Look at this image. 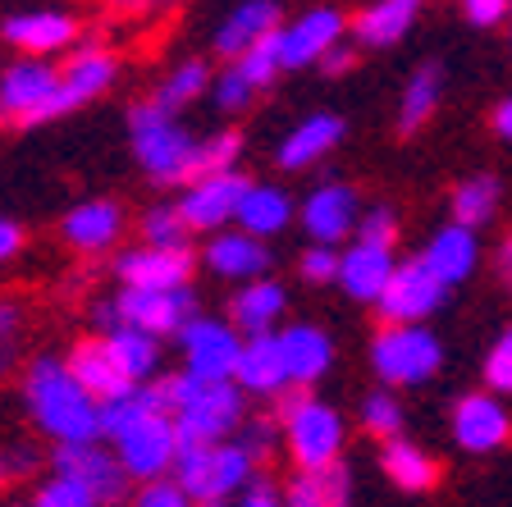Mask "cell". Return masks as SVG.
<instances>
[{"instance_id": "obj_10", "label": "cell", "mask_w": 512, "mask_h": 507, "mask_svg": "<svg viewBox=\"0 0 512 507\" xmlns=\"http://www.w3.org/2000/svg\"><path fill=\"white\" fill-rule=\"evenodd\" d=\"M343 32H348V23H343L339 10H307L302 19L279 23V28L270 32L275 64L279 69H307V64H320V55L343 42Z\"/></svg>"}, {"instance_id": "obj_16", "label": "cell", "mask_w": 512, "mask_h": 507, "mask_svg": "<svg viewBox=\"0 0 512 507\" xmlns=\"http://www.w3.org/2000/svg\"><path fill=\"white\" fill-rule=\"evenodd\" d=\"M55 74H60V106L74 110V106L96 101V96L115 83L119 60L106 51V46L83 42V46H74V51H69V60H64Z\"/></svg>"}, {"instance_id": "obj_1", "label": "cell", "mask_w": 512, "mask_h": 507, "mask_svg": "<svg viewBox=\"0 0 512 507\" xmlns=\"http://www.w3.org/2000/svg\"><path fill=\"white\" fill-rule=\"evenodd\" d=\"M23 398L28 412L37 421V430H46L55 444H96V402L78 389V380L69 375L60 357H42L28 366L23 380Z\"/></svg>"}, {"instance_id": "obj_53", "label": "cell", "mask_w": 512, "mask_h": 507, "mask_svg": "<svg viewBox=\"0 0 512 507\" xmlns=\"http://www.w3.org/2000/svg\"><path fill=\"white\" fill-rule=\"evenodd\" d=\"M110 14H128V19H138V14H151V10H160L165 0H101Z\"/></svg>"}, {"instance_id": "obj_32", "label": "cell", "mask_w": 512, "mask_h": 507, "mask_svg": "<svg viewBox=\"0 0 512 507\" xmlns=\"http://www.w3.org/2000/svg\"><path fill=\"white\" fill-rule=\"evenodd\" d=\"M421 0H375L357 19V42L362 46H394L403 32H412V19Z\"/></svg>"}, {"instance_id": "obj_27", "label": "cell", "mask_w": 512, "mask_h": 507, "mask_svg": "<svg viewBox=\"0 0 512 507\" xmlns=\"http://www.w3.org/2000/svg\"><path fill=\"white\" fill-rule=\"evenodd\" d=\"M206 265H211L220 279H266L270 270V252L266 243H256V238H247V233L238 229H220L211 238V247H206Z\"/></svg>"}, {"instance_id": "obj_11", "label": "cell", "mask_w": 512, "mask_h": 507, "mask_svg": "<svg viewBox=\"0 0 512 507\" xmlns=\"http://www.w3.org/2000/svg\"><path fill=\"white\" fill-rule=\"evenodd\" d=\"M192 293L188 288H124L115 297V316L119 325L138 329V334H179L192 320Z\"/></svg>"}, {"instance_id": "obj_33", "label": "cell", "mask_w": 512, "mask_h": 507, "mask_svg": "<svg viewBox=\"0 0 512 507\" xmlns=\"http://www.w3.org/2000/svg\"><path fill=\"white\" fill-rule=\"evenodd\" d=\"M106 348H110V357L119 361V370H124L128 384H142L147 375H156L160 348H156V338L151 334H138V329H128V325H115V329H106Z\"/></svg>"}, {"instance_id": "obj_14", "label": "cell", "mask_w": 512, "mask_h": 507, "mask_svg": "<svg viewBox=\"0 0 512 507\" xmlns=\"http://www.w3.org/2000/svg\"><path fill=\"white\" fill-rule=\"evenodd\" d=\"M0 37L14 51H23V60H51V55L78 46V23L60 10H23L0 23Z\"/></svg>"}, {"instance_id": "obj_31", "label": "cell", "mask_w": 512, "mask_h": 507, "mask_svg": "<svg viewBox=\"0 0 512 507\" xmlns=\"http://www.w3.org/2000/svg\"><path fill=\"white\" fill-rule=\"evenodd\" d=\"M284 316V288L270 279H252L247 288H238L234 297V329H243L247 338L270 334V325H279Z\"/></svg>"}, {"instance_id": "obj_54", "label": "cell", "mask_w": 512, "mask_h": 507, "mask_svg": "<svg viewBox=\"0 0 512 507\" xmlns=\"http://www.w3.org/2000/svg\"><path fill=\"white\" fill-rule=\"evenodd\" d=\"M19 247H23V233H19V224L0 220V265L10 261V256H19Z\"/></svg>"}, {"instance_id": "obj_22", "label": "cell", "mask_w": 512, "mask_h": 507, "mask_svg": "<svg viewBox=\"0 0 512 507\" xmlns=\"http://www.w3.org/2000/svg\"><path fill=\"white\" fill-rule=\"evenodd\" d=\"M69 375L78 380V389L87 393L92 402H110V398H119V393H128L133 384L124 380V370H119V361L110 357V348H106V338H83L74 352H69Z\"/></svg>"}, {"instance_id": "obj_45", "label": "cell", "mask_w": 512, "mask_h": 507, "mask_svg": "<svg viewBox=\"0 0 512 507\" xmlns=\"http://www.w3.org/2000/svg\"><path fill=\"white\" fill-rule=\"evenodd\" d=\"M211 96H215V106L234 115V110H247V106H252V96H256V92L243 83V78H238L234 64H229V69H220V78L211 83Z\"/></svg>"}, {"instance_id": "obj_38", "label": "cell", "mask_w": 512, "mask_h": 507, "mask_svg": "<svg viewBox=\"0 0 512 507\" xmlns=\"http://www.w3.org/2000/svg\"><path fill=\"white\" fill-rule=\"evenodd\" d=\"M494 211H499V179H467L453 192V215H458L462 229L490 224Z\"/></svg>"}, {"instance_id": "obj_57", "label": "cell", "mask_w": 512, "mask_h": 507, "mask_svg": "<svg viewBox=\"0 0 512 507\" xmlns=\"http://www.w3.org/2000/svg\"><path fill=\"white\" fill-rule=\"evenodd\" d=\"M494 133H499V138H508V133H512V106H508V101H499V106H494Z\"/></svg>"}, {"instance_id": "obj_13", "label": "cell", "mask_w": 512, "mask_h": 507, "mask_svg": "<svg viewBox=\"0 0 512 507\" xmlns=\"http://www.w3.org/2000/svg\"><path fill=\"white\" fill-rule=\"evenodd\" d=\"M444 302V284L430 275L421 261H407V265H394L389 284L380 288L375 307H380L384 325H421L430 311Z\"/></svg>"}, {"instance_id": "obj_28", "label": "cell", "mask_w": 512, "mask_h": 507, "mask_svg": "<svg viewBox=\"0 0 512 507\" xmlns=\"http://www.w3.org/2000/svg\"><path fill=\"white\" fill-rule=\"evenodd\" d=\"M288 220H293V201H288L284 192L261 188V183H247L243 197H238V211H234L238 233L256 238V243H266V238H275V233L288 229Z\"/></svg>"}, {"instance_id": "obj_3", "label": "cell", "mask_w": 512, "mask_h": 507, "mask_svg": "<svg viewBox=\"0 0 512 507\" xmlns=\"http://www.w3.org/2000/svg\"><path fill=\"white\" fill-rule=\"evenodd\" d=\"M256 462L234 444H183L174 457V485L188 494V503H229V494L252 480Z\"/></svg>"}, {"instance_id": "obj_17", "label": "cell", "mask_w": 512, "mask_h": 507, "mask_svg": "<svg viewBox=\"0 0 512 507\" xmlns=\"http://www.w3.org/2000/svg\"><path fill=\"white\" fill-rule=\"evenodd\" d=\"M357 215H362L357 192L343 188V183H325V188H316L302 201V229L316 238V247L343 243V238L357 229Z\"/></svg>"}, {"instance_id": "obj_39", "label": "cell", "mask_w": 512, "mask_h": 507, "mask_svg": "<svg viewBox=\"0 0 512 507\" xmlns=\"http://www.w3.org/2000/svg\"><path fill=\"white\" fill-rule=\"evenodd\" d=\"M142 243L147 247H188V224L174 206H151L142 220Z\"/></svg>"}, {"instance_id": "obj_48", "label": "cell", "mask_w": 512, "mask_h": 507, "mask_svg": "<svg viewBox=\"0 0 512 507\" xmlns=\"http://www.w3.org/2000/svg\"><path fill=\"white\" fill-rule=\"evenodd\" d=\"M32 507H96V503L74 485V480H60V476H55V480H46V485L37 489Z\"/></svg>"}, {"instance_id": "obj_51", "label": "cell", "mask_w": 512, "mask_h": 507, "mask_svg": "<svg viewBox=\"0 0 512 507\" xmlns=\"http://www.w3.org/2000/svg\"><path fill=\"white\" fill-rule=\"evenodd\" d=\"M471 14V23H480V28H494V23L508 19V5L512 0H462Z\"/></svg>"}, {"instance_id": "obj_9", "label": "cell", "mask_w": 512, "mask_h": 507, "mask_svg": "<svg viewBox=\"0 0 512 507\" xmlns=\"http://www.w3.org/2000/svg\"><path fill=\"white\" fill-rule=\"evenodd\" d=\"M55 476L60 480H74L96 507L119 503L128 489V476L119 457L101 444H60L55 448Z\"/></svg>"}, {"instance_id": "obj_40", "label": "cell", "mask_w": 512, "mask_h": 507, "mask_svg": "<svg viewBox=\"0 0 512 507\" xmlns=\"http://www.w3.org/2000/svg\"><path fill=\"white\" fill-rule=\"evenodd\" d=\"M238 151H243V138H238V133H211L206 142H197V179L234 169Z\"/></svg>"}, {"instance_id": "obj_47", "label": "cell", "mask_w": 512, "mask_h": 507, "mask_svg": "<svg viewBox=\"0 0 512 507\" xmlns=\"http://www.w3.org/2000/svg\"><path fill=\"white\" fill-rule=\"evenodd\" d=\"M485 384H490V393H508L512 389V338L508 334L494 338L490 357H485Z\"/></svg>"}, {"instance_id": "obj_36", "label": "cell", "mask_w": 512, "mask_h": 507, "mask_svg": "<svg viewBox=\"0 0 512 507\" xmlns=\"http://www.w3.org/2000/svg\"><path fill=\"white\" fill-rule=\"evenodd\" d=\"M147 416H156V407H151L142 384H133L128 393H119V398H110V402H96V430L110 434V439H119V434L133 430V425L147 421Z\"/></svg>"}, {"instance_id": "obj_15", "label": "cell", "mask_w": 512, "mask_h": 507, "mask_svg": "<svg viewBox=\"0 0 512 507\" xmlns=\"http://www.w3.org/2000/svg\"><path fill=\"white\" fill-rule=\"evenodd\" d=\"M247 179L238 174V169H224V174H206V179H192L188 192H183V201L174 206L179 211V220L192 229H215L220 233L224 224L234 220L238 211V197H243Z\"/></svg>"}, {"instance_id": "obj_12", "label": "cell", "mask_w": 512, "mask_h": 507, "mask_svg": "<svg viewBox=\"0 0 512 507\" xmlns=\"http://www.w3.org/2000/svg\"><path fill=\"white\" fill-rule=\"evenodd\" d=\"M115 457L124 466V476L133 480H165V471H174V457H179V439H174V425L165 416H147L133 430H124L115 439Z\"/></svg>"}, {"instance_id": "obj_50", "label": "cell", "mask_w": 512, "mask_h": 507, "mask_svg": "<svg viewBox=\"0 0 512 507\" xmlns=\"http://www.w3.org/2000/svg\"><path fill=\"white\" fill-rule=\"evenodd\" d=\"M133 507H192V503H188V494H183L174 480H151Z\"/></svg>"}, {"instance_id": "obj_18", "label": "cell", "mask_w": 512, "mask_h": 507, "mask_svg": "<svg viewBox=\"0 0 512 507\" xmlns=\"http://www.w3.org/2000/svg\"><path fill=\"white\" fill-rule=\"evenodd\" d=\"M119 279L124 288H183L192 275V252L188 247H147L119 256Z\"/></svg>"}, {"instance_id": "obj_2", "label": "cell", "mask_w": 512, "mask_h": 507, "mask_svg": "<svg viewBox=\"0 0 512 507\" xmlns=\"http://www.w3.org/2000/svg\"><path fill=\"white\" fill-rule=\"evenodd\" d=\"M279 439L288 444L298 471L334 466L343 453V416L316 402L307 389H284L279 393Z\"/></svg>"}, {"instance_id": "obj_24", "label": "cell", "mask_w": 512, "mask_h": 507, "mask_svg": "<svg viewBox=\"0 0 512 507\" xmlns=\"http://www.w3.org/2000/svg\"><path fill=\"white\" fill-rule=\"evenodd\" d=\"M416 261L426 265L430 275L439 279V284H462V279L476 270L480 261V243H476V233L462 229V224H448V229H439L435 238H430V247Z\"/></svg>"}, {"instance_id": "obj_34", "label": "cell", "mask_w": 512, "mask_h": 507, "mask_svg": "<svg viewBox=\"0 0 512 507\" xmlns=\"http://www.w3.org/2000/svg\"><path fill=\"white\" fill-rule=\"evenodd\" d=\"M384 471H389V480H394L398 489H407V494H426L439 480V466L416 444H407V439H389V444H384Z\"/></svg>"}, {"instance_id": "obj_41", "label": "cell", "mask_w": 512, "mask_h": 507, "mask_svg": "<svg viewBox=\"0 0 512 507\" xmlns=\"http://www.w3.org/2000/svg\"><path fill=\"white\" fill-rule=\"evenodd\" d=\"M234 69H238V78H243L252 92H266L270 83H275V74H279V64H275V46H270V37L261 46H252V51H243L234 60Z\"/></svg>"}, {"instance_id": "obj_49", "label": "cell", "mask_w": 512, "mask_h": 507, "mask_svg": "<svg viewBox=\"0 0 512 507\" xmlns=\"http://www.w3.org/2000/svg\"><path fill=\"white\" fill-rule=\"evenodd\" d=\"M334 275H339V252H334V247H311V252H302V279H307V284H334Z\"/></svg>"}, {"instance_id": "obj_52", "label": "cell", "mask_w": 512, "mask_h": 507, "mask_svg": "<svg viewBox=\"0 0 512 507\" xmlns=\"http://www.w3.org/2000/svg\"><path fill=\"white\" fill-rule=\"evenodd\" d=\"M238 507H284V503H279V489L270 480H247Z\"/></svg>"}, {"instance_id": "obj_42", "label": "cell", "mask_w": 512, "mask_h": 507, "mask_svg": "<svg viewBox=\"0 0 512 507\" xmlns=\"http://www.w3.org/2000/svg\"><path fill=\"white\" fill-rule=\"evenodd\" d=\"M362 425H366V434H380L384 444H389V439H398V430H403V407H398L389 393H371V398L362 402Z\"/></svg>"}, {"instance_id": "obj_43", "label": "cell", "mask_w": 512, "mask_h": 507, "mask_svg": "<svg viewBox=\"0 0 512 507\" xmlns=\"http://www.w3.org/2000/svg\"><path fill=\"white\" fill-rule=\"evenodd\" d=\"M234 434H238L234 444L243 448V453L252 457L256 466H261V462H266V457L279 448V421H243Z\"/></svg>"}, {"instance_id": "obj_26", "label": "cell", "mask_w": 512, "mask_h": 507, "mask_svg": "<svg viewBox=\"0 0 512 507\" xmlns=\"http://www.w3.org/2000/svg\"><path fill=\"white\" fill-rule=\"evenodd\" d=\"M394 247H371V243H352L348 252L339 256V284L348 288V297H357V302H375L380 297V288L389 284V275H394Z\"/></svg>"}, {"instance_id": "obj_59", "label": "cell", "mask_w": 512, "mask_h": 507, "mask_svg": "<svg viewBox=\"0 0 512 507\" xmlns=\"http://www.w3.org/2000/svg\"><path fill=\"white\" fill-rule=\"evenodd\" d=\"M192 507H229V503H192Z\"/></svg>"}, {"instance_id": "obj_30", "label": "cell", "mask_w": 512, "mask_h": 507, "mask_svg": "<svg viewBox=\"0 0 512 507\" xmlns=\"http://www.w3.org/2000/svg\"><path fill=\"white\" fill-rule=\"evenodd\" d=\"M339 138H343V119H334V115L302 119V124L284 138V147H279V165H284V169L316 165L320 156H330V151L339 147Z\"/></svg>"}, {"instance_id": "obj_35", "label": "cell", "mask_w": 512, "mask_h": 507, "mask_svg": "<svg viewBox=\"0 0 512 507\" xmlns=\"http://www.w3.org/2000/svg\"><path fill=\"white\" fill-rule=\"evenodd\" d=\"M439 96H444V74H439V64H426V69H416L412 83L403 92V110H398V133H416V128L426 124L435 115Z\"/></svg>"}, {"instance_id": "obj_6", "label": "cell", "mask_w": 512, "mask_h": 507, "mask_svg": "<svg viewBox=\"0 0 512 507\" xmlns=\"http://www.w3.org/2000/svg\"><path fill=\"white\" fill-rule=\"evenodd\" d=\"M371 361L384 384H426L444 361V348L426 325H384L371 343Z\"/></svg>"}, {"instance_id": "obj_58", "label": "cell", "mask_w": 512, "mask_h": 507, "mask_svg": "<svg viewBox=\"0 0 512 507\" xmlns=\"http://www.w3.org/2000/svg\"><path fill=\"white\" fill-rule=\"evenodd\" d=\"M5 370H10V348L0 343V375H5Z\"/></svg>"}, {"instance_id": "obj_21", "label": "cell", "mask_w": 512, "mask_h": 507, "mask_svg": "<svg viewBox=\"0 0 512 507\" xmlns=\"http://www.w3.org/2000/svg\"><path fill=\"white\" fill-rule=\"evenodd\" d=\"M453 434L467 453H494L508 439V412L490 393H467L453 407Z\"/></svg>"}, {"instance_id": "obj_4", "label": "cell", "mask_w": 512, "mask_h": 507, "mask_svg": "<svg viewBox=\"0 0 512 507\" xmlns=\"http://www.w3.org/2000/svg\"><path fill=\"white\" fill-rule=\"evenodd\" d=\"M133 151L138 165L156 183H192L197 179V138L174 115L142 101L133 110Z\"/></svg>"}, {"instance_id": "obj_25", "label": "cell", "mask_w": 512, "mask_h": 507, "mask_svg": "<svg viewBox=\"0 0 512 507\" xmlns=\"http://www.w3.org/2000/svg\"><path fill=\"white\" fill-rule=\"evenodd\" d=\"M275 28H279V5L275 0H243V5L220 23V32H215V51H220L224 60H238L243 51H252V46L266 42Z\"/></svg>"}, {"instance_id": "obj_19", "label": "cell", "mask_w": 512, "mask_h": 507, "mask_svg": "<svg viewBox=\"0 0 512 507\" xmlns=\"http://www.w3.org/2000/svg\"><path fill=\"white\" fill-rule=\"evenodd\" d=\"M275 343H279V357H284L288 389H307V384H316L334 361L330 334L316 329V325H288L284 334H275Z\"/></svg>"}, {"instance_id": "obj_8", "label": "cell", "mask_w": 512, "mask_h": 507, "mask_svg": "<svg viewBox=\"0 0 512 507\" xmlns=\"http://www.w3.org/2000/svg\"><path fill=\"white\" fill-rule=\"evenodd\" d=\"M179 343H183V375H192L197 384L234 380V361H238V348H243V338H238L234 325L192 316L179 329Z\"/></svg>"}, {"instance_id": "obj_20", "label": "cell", "mask_w": 512, "mask_h": 507, "mask_svg": "<svg viewBox=\"0 0 512 507\" xmlns=\"http://www.w3.org/2000/svg\"><path fill=\"white\" fill-rule=\"evenodd\" d=\"M234 384L238 393H256V398H279L288 389V375H284V357H279V343L275 334H256L247 338L238 348L234 361Z\"/></svg>"}, {"instance_id": "obj_5", "label": "cell", "mask_w": 512, "mask_h": 507, "mask_svg": "<svg viewBox=\"0 0 512 507\" xmlns=\"http://www.w3.org/2000/svg\"><path fill=\"white\" fill-rule=\"evenodd\" d=\"M64 115L60 74L51 60H14L0 74V124H46Z\"/></svg>"}, {"instance_id": "obj_23", "label": "cell", "mask_w": 512, "mask_h": 507, "mask_svg": "<svg viewBox=\"0 0 512 507\" xmlns=\"http://www.w3.org/2000/svg\"><path fill=\"white\" fill-rule=\"evenodd\" d=\"M119 233H124V211L115 201H83L64 215V243L74 252H106L119 243Z\"/></svg>"}, {"instance_id": "obj_29", "label": "cell", "mask_w": 512, "mask_h": 507, "mask_svg": "<svg viewBox=\"0 0 512 507\" xmlns=\"http://www.w3.org/2000/svg\"><path fill=\"white\" fill-rule=\"evenodd\" d=\"M348 498H352V480L343 471V462L320 466V471H298L279 489L284 507H348Z\"/></svg>"}, {"instance_id": "obj_37", "label": "cell", "mask_w": 512, "mask_h": 507, "mask_svg": "<svg viewBox=\"0 0 512 507\" xmlns=\"http://www.w3.org/2000/svg\"><path fill=\"white\" fill-rule=\"evenodd\" d=\"M206 87H211V69H206L202 60H188V64H179L165 83H160V92H156V101H151V106L165 110V115H174V110L192 106Z\"/></svg>"}, {"instance_id": "obj_56", "label": "cell", "mask_w": 512, "mask_h": 507, "mask_svg": "<svg viewBox=\"0 0 512 507\" xmlns=\"http://www.w3.org/2000/svg\"><path fill=\"white\" fill-rule=\"evenodd\" d=\"M19 320H23V311L14 307V302H0V343H10L14 329H19Z\"/></svg>"}, {"instance_id": "obj_46", "label": "cell", "mask_w": 512, "mask_h": 507, "mask_svg": "<svg viewBox=\"0 0 512 507\" xmlns=\"http://www.w3.org/2000/svg\"><path fill=\"white\" fill-rule=\"evenodd\" d=\"M357 243H371V247H394V233H398V220L389 206H375V211L357 215Z\"/></svg>"}, {"instance_id": "obj_55", "label": "cell", "mask_w": 512, "mask_h": 507, "mask_svg": "<svg viewBox=\"0 0 512 507\" xmlns=\"http://www.w3.org/2000/svg\"><path fill=\"white\" fill-rule=\"evenodd\" d=\"M320 64H325V74H343V69L352 64V51L339 42V46H330V51L320 55Z\"/></svg>"}, {"instance_id": "obj_7", "label": "cell", "mask_w": 512, "mask_h": 507, "mask_svg": "<svg viewBox=\"0 0 512 507\" xmlns=\"http://www.w3.org/2000/svg\"><path fill=\"white\" fill-rule=\"evenodd\" d=\"M243 402L247 398L234 384H197V393L170 416L179 448L183 444H224V439L247 421Z\"/></svg>"}, {"instance_id": "obj_44", "label": "cell", "mask_w": 512, "mask_h": 507, "mask_svg": "<svg viewBox=\"0 0 512 507\" xmlns=\"http://www.w3.org/2000/svg\"><path fill=\"white\" fill-rule=\"evenodd\" d=\"M32 471H42V457L32 444H0V489L28 480Z\"/></svg>"}]
</instances>
